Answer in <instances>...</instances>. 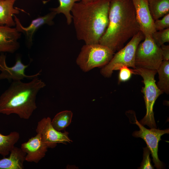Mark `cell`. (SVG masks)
I'll list each match as a JSON object with an SVG mask.
<instances>
[{
  "label": "cell",
  "instance_id": "d6986e66",
  "mask_svg": "<svg viewBox=\"0 0 169 169\" xmlns=\"http://www.w3.org/2000/svg\"><path fill=\"white\" fill-rule=\"evenodd\" d=\"M159 80L157 86L162 92L169 93V60H163L157 70Z\"/></svg>",
  "mask_w": 169,
  "mask_h": 169
},
{
  "label": "cell",
  "instance_id": "ba28073f",
  "mask_svg": "<svg viewBox=\"0 0 169 169\" xmlns=\"http://www.w3.org/2000/svg\"><path fill=\"white\" fill-rule=\"evenodd\" d=\"M135 122L133 123L138 126L140 130L134 131L132 136L136 138H141L145 141L151 154L154 166L156 169H162L163 165L159 159L158 155V143L161 140L162 136L165 134H169V129L164 130L155 128L147 129L139 122L135 115Z\"/></svg>",
  "mask_w": 169,
  "mask_h": 169
},
{
  "label": "cell",
  "instance_id": "d4e9b609",
  "mask_svg": "<svg viewBox=\"0 0 169 169\" xmlns=\"http://www.w3.org/2000/svg\"><path fill=\"white\" fill-rule=\"evenodd\" d=\"M154 24L156 31L169 28V13L163 17L161 19L154 21Z\"/></svg>",
  "mask_w": 169,
  "mask_h": 169
},
{
  "label": "cell",
  "instance_id": "8992f818",
  "mask_svg": "<svg viewBox=\"0 0 169 169\" xmlns=\"http://www.w3.org/2000/svg\"><path fill=\"white\" fill-rule=\"evenodd\" d=\"M145 38L144 35L141 31L134 36L125 46L117 51L110 61L102 67L100 71L102 75L106 77H110L113 71L118 70L123 66L135 69L136 50L139 44Z\"/></svg>",
  "mask_w": 169,
  "mask_h": 169
},
{
  "label": "cell",
  "instance_id": "6da1fadb",
  "mask_svg": "<svg viewBox=\"0 0 169 169\" xmlns=\"http://www.w3.org/2000/svg\"><path fill=\"white\" fill-rule=\"evenodd\" d=\"M110 0L76 3L71 10L77 39L85 44L99 43L109 23Z\"/></svg>",
  "mask_w": 169,
  "mask_h": 169
},
{
  "label": "cell",
  "instance_id": "484cf974",
  "mask_svg": "<svg viewBox=\"0 0 169 169\" xmlns=\"http://www.w3.org/2000/svg\"><path fill=\"white\" fill-rule=\"evenodd\" d=\"M163 60H169V46L162 44L160 46Z\"/></svg>",
  "mask_w": 169,
  "mask_h": 169
},
{
  "label": "cell",
  "instance_id": "5bb4252c",
  "mask_svg": "<svg viewBox=\"0 0 169 169\" xmlns=\"http://www.w3.org/2000/svg\"><path fill=\"white\" fill-rule=\"evenodd\" d=\"M21 34L15 28L0 26V53H13L18 49Z\"/></svg>",
  "mask_w": 169,
  "mask_h": 169
},
{
  "label": "cell",
  "instance_id": "9c48e42d",
  "mask_svg": "<svg viewBox=\"0 0 169 169\" xmlns=\"http://www.w3.org/2000/svg\"><path fill=\"white\" fill-rule=\"evenodd\" d=\"M36 131L40 134L42 141L48 148H54L58 143L72 142L67 132H62L54 128L49 117L43 118L38 122Z\"/></svg>",
  "mask_w": 169,
  "mask_h": 169
},
{
  "label": "cell",
  "instance_id": "4fadbf2b",
  "mask_svg": "<svg viewBox=\"0 0 169 169\" xmlns=\"http://www.w3.org/2000/svg\"><path fill=\"white\" fill-rule=\"evenodd\" d=\"M20 148L26 154V161L37 163L45 156L48 147L42 141L40 134L37 133L22 143Z\"/></svg>",
  "mask_w": 169,
  "mask_h": 169
},
{
  "label": "cell",
  "instance_id": "3957f363",
  "mask_svg": "<svg viewBox=\"0 0 169 169\" xmlns=\"http://www.w3.org/2000/svg\"><path fill=\"white\" fill-rule=\"evenodd\" d=\"M45 85L38 76L27 83L13 81L0 96V114H14L21 119H28L37 108V95Z\"/></svg>",
  "mask_w": 169,
  "mask_h": 169
},
{
  "label": "cell",
  "instance_id": "44dd1931",
  "mask_svg": "<svg viewBox=\"0 0 169 169\" xmlns=\"http://www.w3.org/2000/svg\"><path fill=\"white\" fill-rule=\"evenodd\" d=\"M59 5L56 8L50 9L51 11L56 13L57 14L60 13L64 14L66 19L68 25H70L72 20V17L71 14V10L74 3L77 1L82 0H58Z\"/></svg>",
  "mask_w": 169,
  "mask_h": 169
},
{
  "label": "cell",
  "instance_id": "8fae6325",
  "mask_svg": "<svg viewBox=\"0 0 169 169\" xmlns=\"http://www.w3.org/2000/svg\"><path fill=\"white\" fill-rule=\"evenodd\" d=\"M140 30L145 36L151 37L156 31L150 14L148 0H131Z\"/></svg>",
  "mask_w": 169,
  "mask_h": 169
},
{
  "label": "cell",
  "instance_id": "e0dca14e",
  "mask_svg": "<svg viewBox=\"0 0 169 169\" xmlns=\"http://www.w3.org/2000/svg\"><path fill=\"white\" fill-rule=\"evenodd\" d=\"M19 138L20 134L16 131L11 132L7 135L0 133V154L5 157L9 154Z\"/></svg>",
  "mask_w": 169,
  "mask_h": 169
},
{
  "label": "cell",
  "instance_id": "7a4b0ae2",
  "mask_svg": "<svg viewBox=\"0 0 169 169\" xmlns=\"http://www.w3.org/2000/svg\"><path fill=\"white\" fill-rule=\"evenodd\" d=\"M140 31L131 0H110L108 25L99 43L115 52Z\"/></svg>",
  "mask_w": 169,
  "mask_h": 169
},
{
  "label": "cell",
  "instance_id": "7c38bea8",
  "mask_svg": "<svg viewBox=\"0 0 169 169\" xmlns=\"http://www.w3.org/2000/svg\"><path fill=\"white\" fill-rule=\"evenodd\" d=\"M57 14L53 11L45 15L39 16L32 20L29 25L27 27H23L19 19L14 15V20L15 23V28L17 31L25 35L27 45L31 46L32 44V38L35 32L40 27L46 24L52 25L54 24L53 19Z\"/></svg>",
  "mask_w": 169,
  "mask_h": 169
},
{
  "label": "cell",
  "instance_id": "4316f807",
  "mask_svg": "<svg viewBox=\"0 0 169 169\" xmlns=\"http://www.w3.org/2000/svg\"><path fill=\"white\" fill-rule=\"evenodd\" d=\"M95 0H82L81 1L85 3H87V2L93 1Z\"/></svg>",
  "mask_w": 169,
  "mask_h": 169
},
{
  "label": "cell",
  "instance_id": "603a6c76",
  "mask_svg": "<svg viewBox=\"0 0 169 169\" xmlns=\"http://www.w3.org/2000/svg\"><path fill=\"white\" fill-rule=\"evenodd\" d=\"M125 66L120 67L118 75L119 82H124L129 80L133 74H135L134 69H131Z\"/></svg>",
  "mask_w": 169,
  "mask_h": 169
},
{
  "label": "cell",
  "instance_id": "7402d4cb",
  "mask_svg": "<svg viewBox=\"0 0 169 169\" xmlns=\"http://www.w3.org/2000/svg\"><path fill=\"white\" fill-rule=\"evenodd\" d=\"M154 42L159 47L169 42V28L162 30L156 31L152 35Z\"/></svg>",
  "mask_w": 169,
  "mask_h": 169
},
{
  "label": "cell",
  "instance_id": "52a82bcc",
  "mask_svg": "<svg viewBox=\"0 0 169 169\" xmlns=\"http://www.w3.org/2000/svg\"><path fill=\"white\" fill-rule=\"evenodd\" d=\"M163 61L161 50L151 37L145 36L137 48L135 56L136 67L157 70Z\"/></svg>",
  "mask_w": 169,
  "mask_h": 169
},
{
  "label": "cell",
  "instance_id": "5b68a950",
  "mask_svg": "<svg viewBox=\"0 0 169 169\" xmlns=\"http://www.w3.org/2000/svg\"><path fill=\"white\" fill-rule=\"evenodd\" d=\"M114 52L99 43L85 44L76 60L77 64L84 72L98 67H103L112 58Z\"/></svg>",
  "mask_w": 169,
  "mask_h": 169
},
{
  "label": "cell",
  "instance_id": "277c9868",
  "mask_svg": "<svg viewBox=\"0 0 169 169\" xmlns=\"http://www.w3.org/2000/svg\"><path fill=\"white\" fill-rule=\"evenodd\" d=\"M135 74L140 75L143 79L144 86L141 91L144 95L146 113L144 118L139 122L144 126L146 125L151 128H156L153 111L155 102L162 92L156 84L155 76L156 70L136 67L134 69Z\"/></svg>",
  "mask_w": 169,
  "mask_h": 169
},
{
  "label": "cell",
  "instance_id": "2e32d148",
  "mask_svg": "<svg viewBox=\"0 0 169 169\" xmlns=\"http://www.w3.org/2000/svg\"><path fill=\"white\" fill-rule=\"evenodd\" d=\"M16 0L0 1V26L11 27L15 26L13 17L15 14H18L20 12L18 8L13 7Z\"/></svg>",
  "mask_w": 169,
  "mask_h": 169
},
{
  "label": "cell",
  "instance_id": "9a60e30c",
  "mask_svg": "<svg viewBox=\"0 0 169 169\" xmlns=\"http://www.w3.org/2000/svg\"><path fill=\"white\" fill-rule=\"evenodd\" d=\"M26 154L21 148L14 146L8 157L0 159V169H23Z\"/></svg>",
  "mask_w": 169,
  "mask_h": 169
},
{
  "label": "cell",
  "instance_id": "cb8c5ba5",
  "mask_svg": "<svg viewBox=\"0 0 169 169\" xmlns=\"http://www.w3.org/2000/svg\"><path fill=\"white\" fill-rule=\"evenodd\" d=\"M151 153L150 151L147 146L143 148V161L141 164V166L138 169L154 168L151 162V160L149 156Z\"/></svg>",
  "mask_w": 169,
  "mask_h": 169
},
{
  "label": "cell",
  "instance_id": "ac0fdd59",
  "mask_svg": "<svg viewBox=\"0 0 169 169\" xmlns=\"http://www.w3.org/2000/svg\"><path fill=\"white\" fill-rule=\"evenodd\" d=\"M151 17L154 21L169 13V0H148Z\"/></svg>",
  "mask_w": 169,
  "mask_h": 169
},
{
  "label": "cell",
  "instance_id": "30bf717a",
  "mask_svg": "<svg viewBox=\"0 0 169 169\" xmlns=\"http://www.w3.org/2000/svg\"><path fill=\"white\" fill-rule=\"evenodd\" d=\"M6 56L3 54L0 55V80L7 79L9 81H18L26 78L32 79L40 74L41 71L32 75L25 74V70L29 64L25 65L23 64L20 58L17 59L14 65L8 67L6 61Z\"/></svg>",
  "mask_w": 169,
  "mask_h": 169
},
{
  "label": "cell",
  "instance_id": "ffe728a7",
  "mask_svg": "<svg viewBox=\"0 0 169 169\" xmlns=\"http://www.w3.org/2000/svg\"><path fill=\"white\" fill-rule=\"evenodd\" d=\"M73 113L69 110H64L57 113L51 120V124L56 130L60 131L71 123Z\"/></svg>",
  "mask_w": 169,
  "mask_h": 169
},
{
  "label": "cell",
  "instance_id": "83f0119b",
  "mask_svg": "<svg viewBox=\"0 0 169 169\" xmlns=\"http://www.w3.org/2000/svg\"><path fill=\"white\" fill-rule=\"evenodd\" d=\"M1 0H0V1H1Z\"/></svg>",
  "mask_w": 169,
  "mask_h": 169
}]
</instances>
